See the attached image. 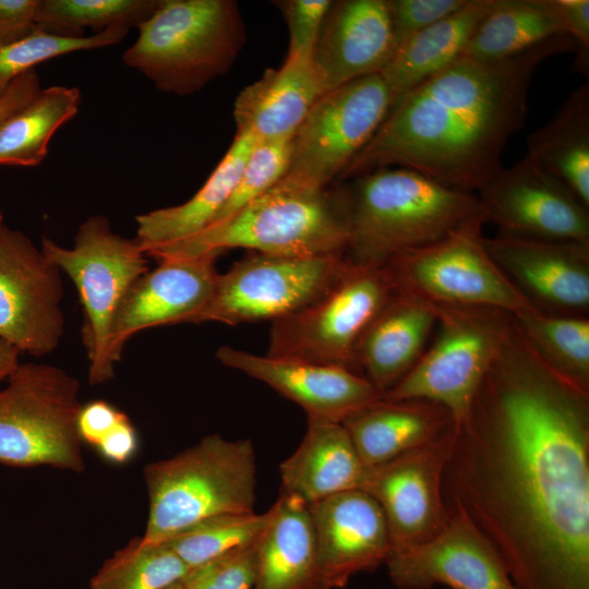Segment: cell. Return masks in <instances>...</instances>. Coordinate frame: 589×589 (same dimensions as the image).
<instances>
[{
	"label": "cell",
	"mask_w": 589,
	"mask_h": 589,
	"mask_svg": "<svg viewBox=\"0 0 589 589\" xmlns=\"http://www.w3.org/2000/svg\"><path fill=\"white\" fill-rule=\"evenodd\" d=\"M516 589H589V394L553 373L514 321L443 476Z\"/></svg>",
	"instance_id": "1"
},
{
	"label": "cell",
	"mask_w": 589,
	"mask_h": 589,
	"mask_svg": "<svg viewBox=\"0 0 589 589\" xmlns=\"http://www.w3.org/2000/svg\"><path fill=\"white\" fill-rule=\"evenodd\" d=\"M576 49L564 34L498 62L460 58L400 97L338 179L402 167L477 194L503 168V151L525 124L539 64Z\"/></svg>",
	"instance_id": "2"
},
{
	"label": "cell",
	"mask_w": 589,
	"mask_h": 589,
	"mask_svg": "<svg viewBox=\"0 0 589 589\" xmlns=\"http://www.w3.org/2000/svg\"><path fill=\"white\" fill-rule=\"evenodd\" d=\"M350 180L339 188L348 224L345 256L353 265L383 266L484 219L477 194L412 169L380 168Z\"/></svg>",
	"instance_id": "3"
},
{
	"label": "cell",
	"mask_w": 589,
	"mask_h": 589,
	"mask_svg": "<svg viewBox=\"0 0 589 589\" xmlns=\"http://www.w3.org/2000/svg\"><path fill=\"white\" fill-rule=\"evenodd\" d=\"M347 242L340 188H310L279 180L229 219L182 240L149 248L145 254L158 260L243 248L265 254L318 256L345 254Z\"/></svg>",
	"instance_id": "4"
},
{
	"label": "cell",
	"mask_w": 589,
	"mask_h": 589,
	"mask_svg": "<svg viewBox=\"0 0 589 589\" xmlns=\"http://www.w3.org/2000/svg\"><path fill=\"white\" fill-rule=\"evenodd\" d=\"M122 55L157 89L190 95L228 72L245 40L232 0H161Z\"/></svg>",
	"instance_id": "5"
},
{
	"label": "cell",
	"mask_w": 589,
	"mask_h": 589,
	"mask_svg": "<svg viewBox=\"0 0 589 589\" xmlns=\"http://www.w3.org/2000/svg\"><path fill=\"white\" fill-rule=\"evenodd\" d=\"M144 479L149 498L143 539L164 542L211 516L253 513L256 462L250 440L219 434L171 458L148 464Z\"/></svg>",
	"instance_id": "6"
},
{
	"label": "cell",
	"mask_w": 589,
	"mask_h": 589,
	"mask_svg": "<svg viewBox=\"0 0 589 589\" xmlns=\"http://www.w3.org/2000/svg\"><path fill=\"white\" fill-rule=\"evenodd\" d=\"M40 249L77 290L89 384L109 382L117 364L111 352L113 320L128 290L148 271L147 255L136 239L116 233L103 215L80 225L73 247L45 237Z\"/></svg>",
	"instance_id": "7"
},
{
	"label": "cell",
	"mask_w": 589,
	"mask_h": 589,
	"mask_svg": "<svg viewBox=\"0 0 589 589\" xmlns=\"http://www.w3.org/2000/svg\"><path fill=\"white\" fill-rule=\"evenodd\" d=\"M0 389V464L84 470L80 383L63 369L20 363Z\"/></svg>",
	"instance_id": "8"
},
{
	"label": "cell",
	"mask_w": 589,
	"mask_h": 589,
	"mask_svg": "<svg viewBox=\"0 0 589 589\" xmlns=\"http://www.w3.org/2000/svg\"><path fill=\"white\" fill-rule=\"evenodd\" d=\"M434 306L438 328L435 339L383 399L438 404L457 426L468 417L513 315L485 308Z\"/></svg>",
	"instance_id": "9"
},
{
	"label": "cell",
	"mask_w": 589,
	"mask_h": 589,
	"mask_svg": "<svg viewBox=\"0 0 589 589\" xmlns=\"http://www.w3.org/2000/svg\"><path fill=\"white\" fill-rule=\"evenodd\" d=\"M480 218L443 239L405 252L385 267L398 293L440 306L485 308L512 315L534 309L491 257Z\"/></svg>",
	"instance_id": "10"
},
{
	"label": "cell",
	"mask_w": 589,
	"mask_h": 589,
	"mask_svg": "<svg viewBox=\"0 0 589 589\" xmlns=\"http://www.w3.org/2000/svg\"><path fill=\"white\" fill-rule=\"evenodd\" d=\"M396 293L384 266L350 263L321 298L272 322L266 354L338 365L356 372L354 351L359 339Z\"/></svg>",
	"instance_id": "11"
},
{
	"label": "cell",
	"mask_w": 589,
	"mask_h": 589,
	"mask_svg": "<svg viewBox=\"0 0 589 589\" xmlns=\"http://www.w3.org/2000/svg\"><path fill=\"white\" fill-rule=\"evenodd\" d=\"M349 264L345 254L289 256L252 252L218 275L209 302L192 323L274 322L321 298Z\"/></svg>",
	"instance_id": "12"
},
{
	"label": "cell",
	"mask_w": 589,
	"mask_h": 589,
	"mask_svg": "<svg viewBox=\"0 0 589 589\" xmlns=\"http://www.w3.org/2000/svg\"><path fill=\"white\" fill-rule=\"evenodd\" d=\"M392 104L381 74L361 77L323 94L292 136L289 167L280 180L328 188L369 143Z\"/></svg>",
	"instance_id": "13"
},
{
	"label": "cell",
	"mask_w": 589,
	"mask_h": 589,
	"mask_svg": "<svg viewBox=\"0 0 589 589\" xmlns=\"http://www.w3.org/2000/svg\"><path fill=\"white\" fill-rule=\"evenodd\" d=\"M61 271L22 231L0 228V339L20 352H52L64 333Z\"/></svg>",
	"instance_id": "14"
},
{
	"label": "cell",
	"mask_w": 589,
	"mask_h": 589,
	"mask_svg": "<svg viewBox=\"0 0 589 589\" xmlns=\"http://www.w3.org/2000/svg\"><path fill=\"white\" fill-rule=\"evenodd\" d=\"M455 426L441 438L387 462L366 467L361 490L380 505L388 529L390 554L433 539L447 521L443 476Z\"/></svg>",
	"instance_id": "15"
},
{
	"label": "cell",
	"mask_w": 589,
	"mask_h": 589,
	"mask_svg": "<svg viewBox=\"0 0 589 589\" xmlns=\"http://www.w3.org/2000/svg\"><path fill=\"white\" fill-rule=\"evenodd\" d=\"M500 236L589 242V208L528 157L502 168L478 193Z\"/></svg>",
	"instance_id": "16"
},
{
	"label": "cell",
	"mask_w": 589,
	"mask_h": 589,
	"mask_svg": "<svg viewBox=\"0 0 589 589\" xmlns=\"http://www.w3.org/2000/svg\"><path fill=\"white\" fill-rule=\"evenodd\" d=\"M430 541L393 553L385 565L398 589H516L501 557L458 506Z\"/></svg>",
	"instance_id": "17"
},
{
	"label": "cell",
	"mask_w": 589,
	"mask_h": 589,
	"mask_svg": "<svg viewBox=\"0 0 589 589\" xmlns=\"http://www.w3.org/2000/svg\"><path fill=\"white\" fill-rule=\"evenodd\" d=\"M493 261L538 311L588 316L589 242L484 236Z\"/></svg>",
	"instance_id": "18"
},
{
	"label": "cell",
	"mask_w": 589,
	"mask_h": 589,
	"mask_svg": "<svg viewBox=\"0 0 589 589\" xmlns=\"http://www.w3.org/2000/svg\"><path fill=\"white\" fill-rule=\"evenodd\" d=\"M313 522L318 589H341L357 574L385 564L390 541L377 502L361 489L309 504Z\"/></svg>",
	"instance_id": "19"
},
{
	"label": "cell",
	"mask_w": 589,
	"mask_h": 589,
	"mask_svg": "<svg viewBox=\"0 0 589 589\" xmlns=\"http://www.w3.org/2000/svg\"><path fill=\"white\" fill-rule=\"evenodd\" d=\"M218 253L160 257L125 293L111 328V352L118 363L125 342L155 326L192 323L209 302L217 277Z\"/></svg>",
	"instance_id": "20"
},
{
	"label": "cell",
	"mask_w": 589,
	"mask_h": 589,
	"mask_svg": "<svg viewBox=\"0 0 589 589\" xmlns=\"http://www.w3.org/2000/svg\"><path fill=\"white\" fill-rule=\"evenodd\" d=\"M216 357L298 404L308 420L341 423L383 398L363 375L344 366L261 356L230 346L218 348Z\"/></svg>",
	"instance_id": "21"
},
{
	"label": "cell",
	"mask_w": 589,
	"mask_h": 589,
	"mask_svg": "<svg viewBox=\"0 0 589 589\" xmlns=\"http://www.w3.org/2000/svg\"><path fill=\"white\" fill-rule=\"evenodd\" d=\"M397 47L387 0L333 1L311 61L327 93L381 74Z\"/></svg>",
	"instance_id": "22"
},
{
	"label": "cell",
	"mask_w": 589,
	"mask_h": 589,
	"mask_svg": "<svg viewBox=\"0 0 589 589\" xmlns=\"http://www.w3.org/2000/svg\"><path fill=\"white\" fill-rule=\"evenodd\" d=\"M433 304L396 293L362 334L354 351V370L383 395L414 366L436 326Z\"/></svg>",
	"instance_id": "23"
},
{
	"label": "cell",
	"mask_w": 589,
	"mask_h": 589,
	"mask_svg": "<svg viewBox=\"0 0 589 589\" xmlns=\"http://www.w3.org/2000/svg\"><path fill=\"white\" fill-rule=\"evenodd\" d=\"M323 94L311 57L286 58L281 67L267 69L236 98V134H251L257 140L292 139Z\"/></svg>",
	"instance_id": "24"
},
{
	"label": "cell",
	"mask_w": 589,
	"mask_h": 589,
	"mask_svg": "<svg viewBox=\"0 0 589 589\" xmlns=\"http://www.w3.org/2000/svg\"><path fill=\"white\" fill-rule=\"evenodd\" d=\"M341 423L365 467L382 465L430 444L455 426L444 407L422 399L382 398Z\"/></svg>",
	"instance_id": "25"
},
{
	"label": "cell",
	"mask_w": 589,
	"mask_h": 589,
	"mask_svg": "<svg viewBox=\"0 0 589 589\" xmlns=\"http://www.w3.org/2000/svg\"><path fill=\"white\" fill-rule=\"evenodd\" d=\"M365 472L342 423L308 420L300 445L279 466L281 493L309 505L361 489Z\"/></svg>",
	"instance_id": "26"
},
{
	"label": "cell",
	"mask_w": 589,
	"mask_h": 589,
	"mask_svg": "<svg viewBox=\"0 0 589 589\" xmlns=\"http://www.w3.org/2000/svg\"><path fill=\"white\" fill-rule=\"evenodd\" d=\"M257 540L253 589H318V564L309 505L280 493Z\"/></svg>",
	"instance_id": "27"
},
{
	"label": "cell",
	"mask_w": 589,
	"mask_h": 589,
	"mask_svg": "<svg viewBox=\"0 0 589 589\" xmlns=\"http://www.w3.org/2000/svg\"><path fill=\"white\" fill-rule=\"evenodd\" d=\"M494 0H469L459 11L402 41L382 71L392 106L405 94L462 58Z\"/></svg>",
	"instance_id": "28"
},
{
	"label": "cell",
	"mask_w": 589,
	"mask_h": 589,
	"mask_svg": "<svg viewBox=\"0 0 589 589\" xmlns=\"http://www.w3.org/2000/svg\"><path fill=\"white\" fill-rule=\"evenodd\" d=\"M257 141L251 134H236L225 156L190 200L137 215L135 239L143 251L182 240L207 228L228 202Z\"/></svg>",
	"instance_id": "29"
},
{
	"label": "cell",
	"mask_w": 589,
	"mask_h": 589,
	"mask_svg": "<svg viewBox=\"0 0 589 589\" xmlns=\"http://www.w3.org/2000/svg\"><path fill=\"white\" fill-rule=\"evenodd\" d=\"M530 160L562 181L589 208V84L575 88L555 115L530 134Z\"/></svg>",
	"instance_id": "30"
},
{
	"label": "cell",
	"mask_w": 589,
	"mask_h": 589,
	"mask_svg": "<svg viewBox=\"0 0 589 589\" xmlns=\"http://www.w3.org/2000/svg\"><path fill=\"white\" fill-rule=\"evenodd\" d=\"M564 34L552 0H494L462 58L498 62Z\"/></svg>",
	"instance_id": "31"
},
{
	"label": "cell",
	"mask_w": 589,
	"mask_h": 589,
	"mask_svg": "<svg viewBox=\"0 0 589 589\" xmlns=\"http://www.w3.org/2000/svg\"><path fill=\"white\" fill-rule=\"evenodd\" d=\"M81 98L77 87L53 85L41 88L0 125V165H39L56 131L79 112Z\"/></svg>",
	"instance_id": "32"
},
{
	"label": "cell",
	"mask_w": 589,
	"mask_h": 589,
	"mask_svg": "<svg viewBox=\"0 0 589 589\" xmlns=\"http://www.w3.org/2000/svg\"><path fill=\"white\" fill-rule=\"evenodd\" d=\"M538 358L557 376L589 394V318L540 311L513 315Z\"/></svg>",
	"instance_id": "33"
},
{
	"label": "cell",
	"mask_w": 589,
	"mask_h": 589,
	"mask_svg": "<svg viewBox=\"0 0 589 589\" xmlns=\"http://www.w3.org/2000/svg\"><path fill=\"white\" fill-rule=\"evenodd\" d=\"M161 0H39L36 27L55 35L83 37L112 27H137Z\"/></svg>",
	"instance_id": "34"
},
{
	"label": "cell",
	"mask_w": 589,
	"mask_h": 589,
	"mask_svg": "<svg viewBox=\"0 0 589 589\" xmlns=\"http://www.w3.org/2000/svg\"><path fill=\"white\" fill-rule=\"evenodd\" d=\"M188 572L166 543L135 537L105 561L91 579V589H167Z\"/></svg>",
	"instance_id": "35"
},
{
	"label": "cell",
	"mask_w": 589,
	"mask_h": 589,
	"mask_svg": "<svg viewBox=\"0 0 589 589\" xmlns=\"http://www.w3.org/2000/svg\"><path fill=\"white\" fill-rule=\"evenodd\" d=\"M267 518V512L211 516L179 531L164 543L191 569L256 541Z\"/></svg>",
	"instance_id": "36"
},
{
	"label": "cell",
	"mask_w": 589,
	"mask_h": 589,
	"mask_svg": "<svg viewBox=\"0 0 589 589\" xmlns=\"http://www.w3.org/2000/svg\"><path fill=\"white\" fill-rule=\"evenodd\" d=\"M129 31V27H112L88 36L65 37L36 27L28 36L0 46V97L16 77L39 63L75 51L113 46Z\"/></svg>",
	"instance_id": "37"
},
{
	"label": "cell",
	"mask_w": 589,
	"mask_h": 589,
	"mask_svg": "<svg viewBox=\"0 0 589 589\" xmlns=\"http://www.w3.org/2000/svg\"><path fill=\"white\" fill-rule=\"evenodd\" d=\"M291 152L292 139L259 140L248 156L228 202L209 226L229 219L274 187L285 176L289 167Z\"/></svg>",
	"instance_id": "38"
},
{
	"label": "cell",
	"mask_w": 589,
	"mask_h": 589,
	"mask_svg": "<svg viewBox=\"0 0 589 589\" xmlns=\"http://www.w3.org/2000/svg\"><path fill=\"white\" fill-rule=\"evenodd\" d=\"M257 540L189 569L184 589H253Z\"/></svg>",
	"instance_id": "39"
},
{
	"label": "cell",
	"mask_w": 589,
	"mask_h": 589,
	"mask_svg": "<svg viewBox=\"0 0 589 589\" xmlns=\"http://www.w3.org/2000/svg\"><path fill=\"white\" fill-rule=\"evenodd\" d=\"M289 31L286 58L311 57L333 1L283 0L275 2Z\"/></svg>",
	"instance_id": "40"
},
{
	"label": "cell",
	"mask_w": 589,
	"mask_h": 589,
	"mask_svg": "<svg viewBox=\"0 0 589 589\" xmlns=\"http://www.w3.org/2000/svg\"><path fill=\"white\" fill-rule=\"evenodd\" d=\"M468 2L469 0H387L397 45L459 11Z\"/></svg>",
	"instance_id": "41"
},
{
	"label": "cell",
	"mask_w": 589,
	"mask_h": 589,
	"mask_svg": "<svg viewBox=\"0 0 589 589\" xmlns=\"http://www.w3.org/2000/svg\"><path fill=\"white\" fill-rule=\"evenodd\" d=\"M564 29L576 43V71L587 74L589 69V1L552 0Z\"/></svg>",
	"instance_id": "42"
},
{
	"label": "cell",
	"mask_w": 589,
	"mask_h": 589,
	"mask_svg": "<svg viewBox=\"0 0 589 589\" xmlns=\"http://www.w3.org/2000/svg\"><path fill=\"white\" fill-rule=\"evenodd\" d=\"M39 0H0V46L17 41L36 29Z\"/></svg>",
	"instance_id": "43"
},
{
	"label": "cell",
	"mask_w": 589,
	"mask_h": 589,
	"mask_svg": "<svg viewBox=\"0 0 589 589\" xmlns=\"http://www.w3.org/2000/svg\"><path fill=\"white\" fill-rule=\"evenodd\" d=\"M125 416L124 412L105 400L99 399L82 405L77 419V429L82 442L97 447L100 441Z\"/></svg>",
	"instance_id": "44"
},
{
	"label": "cell",
	"mask_w": 589,
	"mask_h": 589,
	"mask_svg": "<svg viewBox=\"0 0 589 589\" xmlns=\"http://www.w3.org/2000/svg\"><path fill=\"white\" fill-rule=\"evenodd\" d=\"M137 434L128 416H125L97 445L104 458L111 462L123 464L136 453Z\"/></svg>",
	"instance_id": "45"
},
{
	"label": "cell",
	"mask_w": 589,
	"mask_h": 589,
	"mask_svg": "<svg viewBox=\"0 0 589 589\" xmlns=\"http://www.w3.org/2000/svg\"><path fill=\"white\" fill-rule=\"evenodd\" d=\"M41 89L36 69L16 77L0 97V125L14 112L26 106Z\"/></svg>",
	"instance_id": "46"
},
{
	"label": "cell",
	"mask_w": 589,
	"mask_h": 589,
	"mask_svg": "<svg viewBox=\"0 0 589 589\" xmlns=\"http://www.w3.org/2000/svg\"><path fill=\"white\" fill-rule=\"evenodd\" d=\"M20 353L14 346L0 339V383L7 381L17 368Z\"/></svg>",
	"instance_id": "47"
},
{
	"label": "cell",
	"mask_w": 589,
	"mask_h": 589,
	"mask_svg": "<svg viewBox=\"0 0 589 589\" xmlns=\"http://www.w3.org/2000/svg\"><path fill=\"white\" fill-rule=\"evenodd\" d=\"M167 589H184L182 582H177L175 585H172L171 587L167 588Z\"/></svg>",
	"instance_id": "48"
},
{
	"label": "cell",
	"mask_w": 589,
	"mask_h": 589,
	"mask_svg": "<svg viewBox=\"0 0 589 589\" xmlns=\"http://www.w3.org/2000/svg\"><path fill=\"white\" fill-rule=\"evenodd\" d=\"M4 225L3 223V216H2V213L0 211V228Z\"/></svg>",
	"instance_id": "49"
}]
</instances>
